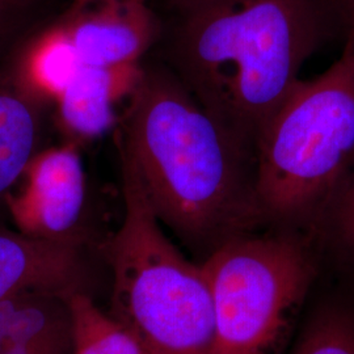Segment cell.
<instances>
[{
	"label": "cell",
	"instance_id": "cell-1",
	"mask_svg": "<svg viewBox=\"0 0 354 354\" xmlns=\"http://www.w3.org/2000/svg\"><path fill=\"white\" fill-rule=\"evenodd\" d=\"M115 142L131 158L160 223L203 260L268 228L256 151L218 124L162 61L143 64Z\"/></svg>",
	"mask_w": 354,
	"mask_h": 354
},
{
	"label": "cell",
	"instance_id": "cell-2",
	"mask_svg": "<svg viewBox=\"0 0 354 354\" xmlns=\"http://www.w3.org/2000/svg\"><path fill=\"white\" fill-rule=\"evenodd\" d=\"M333 38L326 0H212L165 20L158 46L203 109L257 152L304 64Z\"/></svg>",
	"mask_w": 354,
	"mask_h": 354
},
{
	"label": "cell",
	"instance_id": "cell-3",
	"mask_svg": "<svg viewBox=\"0 0 354 354\" xmlns=\"http://www.w3.org/2000/svg\"><path fill=\"white\" fill-rule=\"evenodd\" d=\"M124 214L104 243L112 272L111 315L149 354H213V294L203 263L165 235L131 158L118 143Z\"/></svg>",
	"mask_w": 354,
	"mask_h": 354
},
{
	"label": "cell",
	"instance_id": "cell-4",
	"mask_svg": "<svg viewBox=\"0 0 354 354\" xmlns=\"http://www.w3.org/2000/svg\"><path fill=\"white\" fill-rule=\"evenodd\" d=\"M256 158L268 228L313 235L354 160V46L323 74L295 83Z\"/></svg>",
	"mask_w": 354,
	"mask_h": 354
},
{
	"label": "cell",
	"instance_id": "cell-5",
	"mask_svg": "<svg viewBox=\"0 0 354 354\" xmlns=\"http://www.w3.org/2000/svg\"><path fill=\"white\" fill-rule=\"evenodd\" d=\"M319 259L313 235L269 227L203 260L213 294V354L285 353Z\"/></svg>",
	"mask_w": 354,
	"mask_h": 354
},
{
	"label": "cell",
	"instance_id": "cell-6",
	"mask_svg": "<svg viewBox=\"0 0 354 354\" xmlns=\"http://www.w3.org/2000/svg\"><path fill=\"white\" fill-rule=\"evenodd\" d=\"M87 198L80 146L66 142L37 151L4 198L17 231L44 241L77 239Z\"/></svg>",
	"mask_w": 354,
	"mask_h": 354
},
{
	"label": "cell",
	"instance_id": "cell-7",
	"mask_svg": "<svg viewBox=\"0 0 354 354\" xmlns=\"http://www.w3.org/2000/svg\"><path fill=\"white\" fill-rule=\"evenodd\" d=\"M57 21L88 66L142 64L165 33L151 0H74Z\"/></svg>",
	"mask_w": 354,
	"mask_h": 354
},
{
	"label": "cell",
	"instance_id": "cell-8",
	"mask_svg": "<svg viewBox=\"0 0 354 354\" xmlns=\"http://www.w3.org/2000/svg\"><path fill=\"white\" fill-rule=\"evenodd\" d=\"M143 73V62L113 67L84 64L55 104L61 133L79 146L100 140L122 122Z\"/></svg>",
	"mask_w": 354,
	"mask_h": 354
},
{
	"label": "cell",
	"instance_id": "cell-9",
	"mask_svg": "<svg viewBox=\"0 0 354 354\" xmlns=\"http://www.w3.org/2000/svg\"><path fill=\"white\" fill-rule=\"evenodd\" d=\"M82 272L79 239L44 241L0 230V302L32 289L76 290Z\"/></svg>",
	"mask_w": 354,
	"mask_h": 354
},
{
	"label": "cell",
	"instance_id": "cell-10",
	"mask_svg": "<svg viewBox=\"0 0 354 354\" xmlns=\"http://www.w3.org/2000/svg\"><path fill=\"white\" fill-rule=\"evenodd\" d=\"M70 292L32 289L0 302V354H73Z\"/></svg>",
	"mask_w": 354,
	"mask_h": 354
},
{
	"label": "cell",
	"instance_id": "cell-11",
	"mask_svg": "<svg viewBox=\"0 0 354 354\" xmlns=\"http://www.w3.org/2000/svg\"><path fill=\"white\" fill-rule=\"evenodd\" d=\"M11 70L0 76V198L16 187L37 152L41 106Z\"/></svg>",
	"mask_w": 354,
	"mask_h": 354
},
{
	"label": "cell",
	"instance_id": "cell-12",
	"mask_svg": "<svg viewBox=\"0 0 354 354\" xmlns=\"http://www.w3.org/2000/svg\"><path fill=\"white\" fill-rule=\"evenodd\" d=\"M83 66L71 38L55 20L28 41L12 71L29 95L46 104L58 100Z\"/></svg>",
	"mask_w": 354,
	"mask_h": 354
},
{
	"label": "cell",
	"instance_id": "cell-13",
	"mask_svg": "<svg viewBox=\"0 0 354 354\" xmlns=\"http://www.w3.org/2000/svg\"><path fill=\"white\" fill-rule=\"evenodd\" d=\"M73 322V354H149L115 317L104 313L87 294L67 295Z\"/></svg>",
	"mask_w": 354,
	"mask_h": 354
},
{
	"label": "cell",
	"instance_id": "cell-14",
	"mask_svg": "<svg viewBox=\"0 0 354 354\" xmlns=\"http://www.w3.org/2000/svg\"><path fill=\"white\" fill-rule=\"evenodd\" d=\"M290 354H354V306L344 299L320 304Z\"/></svg>",
	"mask_w": 354,
	"mask_h": 354
},
{
	"label": "cell",
	"instance_id": "cell-15",
	"mask_svg": "<svg viewBox=\"0 0 354 354\" xmlns=\"http://www.w3.org/2000/svg\"><path fill=\"white\" fill-rule=\"evenodd\" d=\"M313 236L320 254L329 252L354 268V160Z\"/></svg>",
	"mask_w": 354,
	"mask_h": 354
},
{
	"label": "cell",
	"instance_id": "cell-16",
	"mask_svg": "<svg viewBox=\"0 0 354 354\" xmlns=\"http://www.w3.org/2000/svg\"><path fill=\"white\" fill-rule=\"evenodd\" d=\"M344 46H354V0H326Z\"/></svg>",
	"mask_w": 354,
	"mask_h": 354
},
{
	"label": "cell",
	"instance_id": "cell-17",
	"mask_svg": "<svg viewBox=\"0 0 354 354\" xmlns=\"http://www.w3.org/2000/svg\"><path fill=\"white\" fill-rule=\"evenodd\" d=\"M28 0H0V46L16 29Z\"/></svg>",
	"mask_w": 354,
	"mask_h": 354
},
{
	"label": "cell",
	"instance_id": "cell-18",
	"mask_svg": "<svg viewBox=\"0 0 354 354\" xmlns=\"http://www.w3.org/2000/svg\"><path fill=\"white\" fill-rule=\"evenodd\" d=\"M212 0H151L155 10L168 19L190 12Z\"/></svg>",
	"mask_w": 354,
	"mask_h": 354
}]
</instances>
